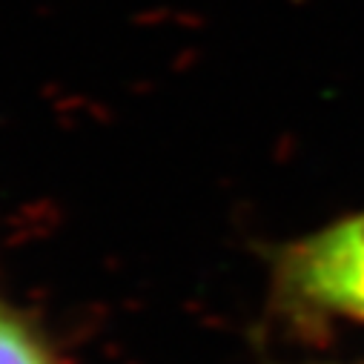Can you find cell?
Returning <instances> with one entry per match:
<instances>
[{
	"label": "cell",
	"instance_id": "obj_1",
	"mask_svg": "<svg viewBox=\"0 0 364 364\" xmlns=\"http://www.w3.org/2000/svg\"><path fill=\"white\" fill-rule=\"evenodd\" d=\"M269 296L304 327L364 324V213L282 244L269 255Z\"/></svg>",
	"mask_w": 364,
	"mask_h": 364
},
{
	"label": "cell",
	"instance_id": "obj_2",
	"mask_svg": "<svg viewBox=\"0 0 364 364\" xmlns=\"http://www.w3.org/2000/svg\"><path fill=\"white\" fill-rule=\"evenodd\" d=\"M0 364H66V361L32 318L0 301Z\"/></svg>",
	"mask_w": 364,
	"mask_h": 364
}]
</instances>
